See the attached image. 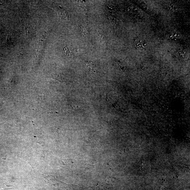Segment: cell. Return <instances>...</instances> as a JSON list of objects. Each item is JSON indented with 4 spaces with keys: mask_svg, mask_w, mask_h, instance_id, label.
Returning a JSON list of instances; mask_svg holds the SVG:
<instances>
[{
    "mask_svg": "<svg viewBox=\"0 0 190 190\" xmlns=\"http://www.w3.org/2000/svg\"><path fill=\"white\" fill-rule=\"evenodd\" d=\"M80 31L82 34L86 36L87 35V30L84 27L81 25L79 27Z\"/></svg>",
    "mask_w": 190,
    "mask_h": 190,
    "instance_id": "6da1fadb",
    "label": "cell"
},
{
    "mask_svg": "<svg viewBox=\"0 0 190 190\" xmlns=\"http://www.w3.org/2000/svg\"><path fill=\"white\" fill-rule=\"evenodd\" d=\"M87 67L89 68L90 70V71H92L96 72V71L93 68V63L92 62H89V61H87Z\"/></svg>",
    "mask_w": 190,
    "mask_h": 190,
    "instance_id": "7a4b0ae2",
    "label": "cell"
},
{
    "mask_svg": "<svg viewBox=\"0 0 190 190\" xmlns=\"http://www.w3.org/2000/svg\"><path fill=\"white\" fill-rule=\"evenodd\" d=\"M52 78H54L55 79L59 80V81H62L61 77L59 75H55Z\"/></svg>",
    "mask_w": 190,
    "mask_h": 190,
    "instance_id": "3957f363",
    "label": "cell"
},
{
    "mask_svg": "<svg viewBox=\"0 0 190 190\" xmlns=\"http://www.w3.org/2000/svg\"><path fill=\"white\" fill-rule=\"evenodd\" d=\"M64 49L65 50V53L70 55V52L68 49L67 48H65Z\"/></svg>",
    "mask_w": 190,
    "mask_h": 190,
    "instance_id": "277c9868",
    "label": "cell"
}]
</instances>
